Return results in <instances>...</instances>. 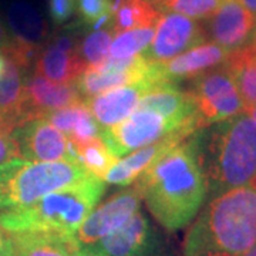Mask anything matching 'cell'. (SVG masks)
Listing matches in <instances>:
<instances>
[{
    "label": "cell",
    "instance_id": "6da1fadb",
    "mask_svg": "<svg viewBox=\"0 0 256 256\" xmlns=\"http://www.w3.org/2000/svg\"><path fill=\"white\" fill-rule=\"evenodd\" d=\"M192 136L168 150L132 185L156 222L170 232L194 220L208 192Z\"/></svg>",
    "mask_w": 256,
    "mask_h": 256
},
{
    "label": "cell",
    "instance_id": "7a4b0ae2",
    "mask_svg": "<svg viewBox=\"0 0 256 256\" xmlns=\"http://www.w3.org/2000/svg\"><path fill=\"white\" fill-rule=\"evenodd\" d=\"M256 245V184L234 188L205 206L190 229L185 256H244Z\"/></svg>",
    "mask_w": 256,
    "mask_h": 256
},
{
    "label": "cell",
    "instance_id": "3957f363",
    "mask_svg": "<svg viewBox=\"0 0 256 256\" xmlns=\"http://www.w3.org/2000/svg\"><path fill=\"white\" fill-rule=\"evenodd\" d=\"M192 140L206 191L220 195L256 180V121L245 111Z\"/></svg>",
    "mask_w": 256,
    "mask_h": 256
},
{
    "label": "cell",
    "instance_id": "277c9868",
    "mask_svg": "<svg viewBox=\"0 0 256 256\" xmlns=\"http://www.w3.org/2000/svg\"><path fill=\"white\" fill-rule=\"evenodd\" d=\"M106 182L87 175L78 182L50 192L32 205L0 212V226L8 234L47 232L76 235L104 194Z\"/></svg>",
    "mask_w": 256,
    "mask_h": 256
},
{
    "label": "cell",
    "instance_id": "5b68a950",
    "mask_svg": "<svg viewBox=\"0 0 256 256\" xmlns=\"http://www.w3.org/2000/svg\"><path fill=\"white\" fill-rule=\"evenodd\" d=\"M82 165L70 161H28L13 158L0 164V212L32 205L44 195L86 178Z\"/></svg>",
    "mask_w": 256,
    "mask_h": 256
},
{
    "label": "cell",
    "instance_id": "8992f818",
    "mask_svg": "<svg viewBox=\"0 0 256 256\" xmlns=\"http://www.w3.org/2000/svg\"><path fill=\"white\" fill-rule=\"evenodd\" d=\"M191 92L201 127L214 126L245 111L238 88L225 67L194 78Z\"/></svg>",
    "mask_w": 256,
    "mask_h": 256
},
{
    "label": "cell",
    "instance_id": "52a82bcc",
    "mask_svg": "<svg viewBox=\"0 0 256 256\" xmlns=\"http://www.w3.org/2000/svg\"><path fill=\"white\" fill-rule=\"evenodd\" d=\"M181 132L175 130L164 117L146 110H136L130 117L110 128H104L101 140L110 148L112 156L121 158L138 148L151 146L170 134Z\"/></svg>",
    "mask_w": 256,
    "mask_h": 256
},
{
    "label": "cell",
    "instance_id": "ba28073f",
    "mask_svg": "<svg viewBox=\"0 0 256 256\" xmlns=\"http://www.w3.org/2000/svg\"><path fill=\"white\" fill-rule=\"evenodd\" d=\"M18 158L28 161L78 162L77 148L60 130L38 117L22 124L14 130Z\"/></svg>",
    "mask_w": 256,
    "mask_h": 256
},
{
    "label": "cell",
    "instance_id": "9c48e42d",
    "mask_svg": "<svg viewBox=\"0 0 256 256\" xmlns=\"http://www.w3.org/2000/svg\"><path fill=\"white\" fill-rule=\"evenodd\" d=\"M140 201V192L131 186L114 194L107 201L94 208L76 232V239L82 246V252L131 220L138 212Z\"/></svg>",
    "mask_w": 256,
    "mask_h": 256
},
{
    "label": "cell",
    "instance_id": "30bf717a",
    "mask_svg": "<svg viewBox=\"0 0 256 256\" xmlns=\"http://www.w3.org/2000/svg\"><path fill=\"white\" fill-rule=\"evenodd\" d=\"M205 32L194 18L174 12H162L156 24V34L146 52L151 62H166L192 47L202 44Z\"/></svg>",
    "mask_w": 256,
    "mask_h": 256
},
{
    "label": "cell",
    "instance_id": "8fae6325",
    "mask_svg": "<svg viewBox=\"0 0 256 256\" xmlns=\"http://www.w3.org/2000/svg\"><path fill=\"white\" fill-rule=\"evenodd\" d=\"M86 70L78 53V42L70 33L52 37L40 48L33 63V74L60 84H72Z\"/></svg>",
    "mask_w": 256,
    "mask_h": 256
},
{
    "label": "cell",
    "instance_id": "7c38bea8",
    "mask_svg": "<svg viewBox=\"0 0 256 256\" xmlns=\"http://www.w3.org/2000/svg\"><path fill=\"white\" fill-rule=\"evenodd\" d=\"M256 18L239 0H224L210 18L208 34L228 53L246 46L254 36Z\"/></svg>",
    "mask_w": 256,
    "mask_h": 256
},
{
    "label": "cell",
    "instance_id": "4fadbf2b",
    "mask_svg": "<svg viewBox=\"0 0 256 256\" xmlns=\"http://www.w3.org/2000/svg\"><path fill=\"white\" fill-rule=\"evenodd\" d=\"M228 52L215 43H202L166 62H154L161 84L175 86L182 80H194L224 63Z\"/></svg>",
    "mask_w": 256,
    "mask_h": 256
},
{
    "label": "cell",
    "instance_id": "5bb4252c",
    "mask_svg": "<svg viewBox=\"0 0 256 256\" xmlns=\"http://www.w3.org/2000/svg\"><path fill=\"white\" fill-rule=\"evenodd\" d=\"M152 88L154 86L150 82H136L101 92L84 101L100 127L110 128L130 117L137 110L142 96Z\"/></svg>",
    "mask_w": 256,
    "mask_h": 256
},
{
    "label": "cell",
    "instance_id": "9a60e30c",
    "mask_svg": "<svg viewBox=\"0 0 256 256\" xmlns=\"http://www.w3.org/2000/svg\"><path fill=\"white\" fill-rule=\"evenodd\" d=\"M84 98L76 84H60L36 74L24 77V110L28 121L43 117L48 111L82 102Z\"/></svg>",
    "mask_w": 256,
    "mask_h": 256
},
{
    "label": "cell",
    "instance_id": "2e32d148",
    "mask_svg": "<svg viewBox=\"0 0 256 256\" xmlns=\"http://www.w3.org/2000/svg\"><path fill=\"white\" fill-rule=\"evenodd\" d=\"M186 138L190 137L185 134H181V132H175V134H170L168 137L156 141L151 146L138 148L134 152L128 154L127 156L117 160L107 171V174L104 175L102 181L114 184V185H121V186H127V185L134 184L151 165L156 162V160H160L164 156L168 150H171L176 144L185 141Z\"/></svg>",
    "mask_w": 256,
    "mask_h": 256
},
{
    "label": "cell",
    "instance_id": "e0dca14e",
    "mask_svg": "<svg viewBox=\"0 0 256 256\" xmlns=\"http://www.w3.org/2000/svg\"><path fill=\"white\" fill-rule=\"evenodd\" d=\"M148 238L150 224L141 212H137L122 226L82 252L96 256H140L146 249Z\"/></svg>",
    "mask_w": 256,
    "mask_h": 256
},
{
    "label": "cell",
    "instance_id": "ac0fdd59",
    "mask_svg": "<svg viewBox=\"0 0 256 256\" xmlns=\"http://www.w3.org/2000/svg\"><path fill=\"white\" fill-rule=\"evenodd\" d=\"M24 73L26 70L14 60L4 57V67L0 74V120L14 128L28 122L24 110Z\"/></svg>",
    "mask_w": 256,
    "mask_h": 256
},
{
    "label": "cell",
    "instance_id": "d6986e66",
    "mask_svg": "<svg viewBox=\"0 0 256 256\" xmlns=\"http://www.w3.org/2000/svg\"><path fill=\"white\" fill-rule=\"evenodd\" d=\"M14 256H77L82 254L76 235L22 232L9 234Z\"/></svg>",
    "mask_w": 256,
    "mask_h": 256
},
{
    "label": "cell",
    "instance_id": "ffe728a7",
    "mask_svg": "<svg viewBox=\"0 0 256 256\" xmlns=\"http://www.w3.org/2000/svg\"><path fill=\"white\" fill-rule=\"evenodd\" d=\"M12 37L26 46L42 48L48 38V26L43 16L26 2H13L6 13Z\"/></svg>",
    "mask_w": 256,
    "mask_h": 256
},
{
    "label": "cell",
    "instance_id": "44dd1931",
    "mask_svg": "<svg viewBox=\"0 0 256 256\" xmlns=\"http://www.w3.org/2000/svg\"><path fill=\"white\" fill-rule=\"evenodd\" d=\"M112 33L132 28H156L161 12L150 0H111Z\"/></svg>",
    "mask_w": 256,
    "mask_h": 256
},
{
    "label": "cell",
    "instance_id": "7402d4cb",
    "mask_svg": "<svg viewBox=\"0 0 256 256\" xmlns=\"http://www.w3.org/2000/svg\"><path fill=\"white\" fill-rule=\"evenodd\" d=\"M224 67L235 82L245 107L256 104V54L250 44L228 53Z\"/></svg>",
    "mask_w": 256,
    "mask_h": 256
},
{
    "label": "cell",
    "instance_id": "603a6c76",
    "mask_svg": "<svg viewBox=\"0 0 256 256\" xmlns=\"http://www.w3.org/2000/svg\"><path fill=\"white\" fill-rule=\"evenodd\" d=\"M76 148H77V156L80 165L87 172L101 180L107 174V171L112 166V164L118 160L112 156L110 148L106 146V142L101 138Z\"/></svg>",
    "mask_w": 256,
    "mask_h": 256
},
{
    "label": "cell",
    "instance_id": "cb8c5ba5",
    "mask_svg": "<svg viewBox=\"0 0 256 256\" xmlns=\"http://www.w3.org/2000/svg\"><path fill=\"white\" fill-rule=\"evenodd\" d=\"M156 34V28H140L117 33L110 46L111 57H132L146 52Z\"/></svg>",
    "mask_w": 256,
    "mask_h": 256
},
{
    "label": "cell",
    "instance_id": "d4e9b609",
    "mask_svg": "<svg viewBox=\"0 0 256 256\" xmlns=\"http://www.w3.org/2000/svg\"><path fill=\"white\" fill-rule=\"evenodd\" d=\"M112 42V30H92L78 43V53L86 68L96 67L102 63L110 53V46Z\"/></svg>",
    "mask_w": 256,
    "mask_h": 256
},
{
    "label": "cell",
    "instance_id": "484cf974",
    "mask_svg": "<svg viewBox=\"0 0 256 256\" xmlns=\"http://www.w3.org/2000/svg\"><path fill=\"white\" fill-rule=\"evenodd\" d=\"M224 0H168L160 12H174L190 18L204 20L214 16Z\"/></svg>",
    "mask_w": 256,
    "mask_h": 256
},
{
    "label": "cell",
    "instance_id": "4316f807",
    "mask_svg": "<svg viewBox=\"0 0 256 256\" xmlns=\"http://www.w3.org/2000/svg\"><path fill=\"white\" fill-rule=\"evenodd\" d=\"M90 112L92 111L88 110L86 101H82V102H77V104L64 107V108L48 111L46 114H43L42 118L48 121L53 127L60 130L64 136L67 137L72 132V130Z\"/></svg>",
    "mask_w": 256,
    "mask_h": 256
},
{
    "label": "cell",
    "instance_id": "83f0119b",
    "mask_svg": "<svg viewBox=\"0 0 256 256\" xmlns=\"http://www.w3.org/2000/svg\"><path fill=\"white\" fill-rule=\"evenodd\" d=\"M111 8V0H77L78 16L82 22L92 26L94 22L108 13Z\"/></svg>",
    "mask_w": 256,
    "mask_h": 256
},
{
    "label": "cell",
    "instance_id": "f1b7e54d",
    "mask_svg": "<svg viewBox=\"0 0 256 256\" xmlns=\"http://www.w3.org/2000/svg\"><path fill=\"white\" fill-rule=\"evenodd\" d=\"M14 130L16 128L12 124L0 120V164L13 158H18Z\"/></svg>",
    "mask_w": 256,
    "mask_h": 256
},
{
    "label": "cell",
    "instance_id": "f546056e",
    "mask_svg": "<svg viewBox=\"0 0 256 256\" xmlns=\"http://www.w3.org/2000/svg\"><path fill=\"white\" fill-rule=\"evenodd\" d=\"M77 0H47V10L50 20L56 26L67 23L76 12Z\"/></svg>",
    "mask_w": 256,
    "mask_h": 256
},
{
    "label": "cell",
    "instance_id": "4dcf8cb0",
    "mask_svg": "<svg viewBox=\"0 0 256 256\" xmlns=\"http://www.w3.org/2000/svg\"><path fill=\"white\" fill-rule=\"evenodd\" d=\"M13 43H14V40H13L12 34H10L9 28H8V26L0 18V52L3 54L8 53L10 48H12V46H13Z\"/></svg>",
    "mask_w": 256,
    "mask_h": 256
},
{
    "label": "cell",
    "instance_id": "1f68e13d",
    "mask_svg": "<svg viewBox=\"0 0 256 256\" xmlns=\"http://www.w3.org/2000/svg\"><path fill=\"white\" fill-rule=\"evenodd\" d=\"M0 256H14L10 235L2 226H0Z\"/></svg>",
    "mask_w": 256,
    "mask_h": 256
},
{
    "label": "cell",
    "instance_id": "d6a6232c",
    "mask_svg": "<svg viewBox=\"0 0 256 256\" xmlns=\"http://www.w3.org/2000/svg\"><path fill=\"white\" fill-rule=\"evenodd\" d=\"M242 3V6L248 9L256 18V0H239Z\"/></svg>",
    "mask_w": 256,
    "mask_h": 256
},
{
    "label": "cell",
    "instance_id": "836d02e7",
    "mask_svg": "<svg viewBox=\"0 0 256 256\" xmlns=\"http://www.w3.org/2000/svg\"><path fill=\"white\" fill-rule=\"evenodd\" d=\"M245 112H246L249 117H252V118L256 121V104L246 106V107H245Z\"/></svg>",
    "mask_w": 256,
    "mask_h": 256
},
{
    "label": "cell",
    "instance_id": "e575fe53",
    "mask_svg": "<svg viewBox=\"0 0 256 256\" xmlns=\"http://www.w3.org/2000/svg\"><path fill=\"white\" fill-rule=\"evenodd\" d=\"M249 44H250V47L254 48V52H255V54H256V28H255V32H254V36H252L250 42H249Z\"/></svg>",
    "mask_w": 256,
    "mask_h": 256
},
{
    "label": "cell",
    "instance_id": "d590c367",
    "mask_svg": "<svg viewBox=\"0 0 256 256\" xmlns=\"http://www.w3.org/2000/svg\"><path fill=\"white\" fill-rule=\"evenodd\" d=\"M150 2H151V3H152V4H156V8H158V9H160V8H161V6H162V4H165V3H166V2H168V0H150Z\"/></svg>",
    "mask_w": 256,
    "mask_h": 256
},
{
    "label": "cell",
    "instance_id": "8d00e7d4",
    "mask_svg": "<svg viewBox=\"0 0 256 256\" xmlns=\"http://www.w3.org/2000/svg\"><path fill=\"white\" fill-rule=\"evenodd\" d=\"M3 67H4V57L0 54V74L3 72Z\"/></svg>",
    "mask_w": 256,
    "mask_h": 256
},
{
    "label": "cell",
    "instance_id": "74e56055",
    "mask_svg": "<svg viewBox=\"0 0 256 256\" xmlns=\"http://www.w3.org/2000/svg\"><path fill=\"white\" fill-rule=\"evenodd\" d=\"M77 256H96V255H92V254H88V252H82V254H78Z\"/></svg>",
    "mask_w": 256,
    "mask_h": 256
},
{
    "label": "cell",
    "instance_id": "f35d334b",
    "mask_svg": "<svg viewBox=\"0 0 256 256\" xmlns=\"http://www.w3.org/2000/svg\"><path fill=\"white\" fill-rule=\"evenodd\" d=\"M254 182H255V184H256V180H255V181H254Z\"/></svg>",
    "mask_w": 256,
    "mask_h": 256
}]
</instances>
